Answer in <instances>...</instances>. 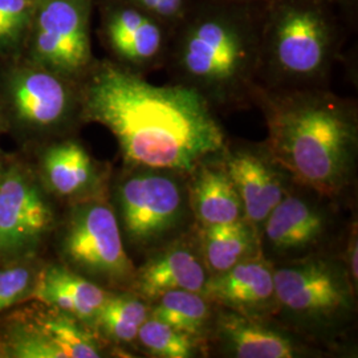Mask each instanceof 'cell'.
Wrapping results in <instances>:
<instances>
[{
  "instance_id": "obj_1",
  "label": "cell",
  "mask_w": 358,
  "mask_h": 358,
  "mask_svg": "<svg viewBox=\"0 0 358 358\" xmlns=\"http://www.w3.org/2000/svg\"><path fill=\"white\" fill-rule=\"evenodd\" d=\"M80 96L81 120L110 130L130 165L189 171L224 148L210 101L187 85H154L125 65L94 62Z\"/></svg>"
},
{
  "instance_id": "obj_2",
  "label": "cell",
  "mask_w": 358,
  "mask_h": 358,
  "mask_svg": "<svg viewBox=\"0 0 358 358\" xmlns=\"http://www.w3.org/2000/svg\"><path fill=\"white\" fill-rule=\"evenodd\" d=\"M269 152L296 180L322 195L344 190L357 150V115L329 92L291 88L263 94Z\"/></svg>"
},
{
  "instance_id": "obj_3",
  "label": "cell",
  "mask_w": 358,
  "mask_h": 358,
  "mask_svg": "<svg viewBox=\"0 0 358 358\" xmlns=\"http://www.w3.org/2000/svg\"><path fill=\"white\" fill-rule=\"evenodd\" d=\"M256 4L192 3L173 27L167 52L183 85L208 101H226L259 68L262 15Z\"/></svg>"
},
{
  "instance_id": "obj_4",
  "label": "cell",
  "mask_w": 358,
  "mask_h": 358,
  "mask_svg": "<svg viewBox=\"0 0 358 358\" xmlns=\"http://www.w3.org/2000/svg\"><path fill=\"white\" fill-rule=\"evenodd\" d=\"M327 0H268L262 15L259 66L291 88L321 80L338 47Z\"/></svg>"
},
{
  "instance_id": "obj_5",
  "label": "cell",
  "mask_w": 358,
  "mask_h": 358,
  "mask_svg": "<svg viewBox=\"0 0 358 358\" xmlns=\"http://www.w3.org/2000/svg\"><path fill=\"white\" fill-rule=\"evenodd\" d=\"M1 62L3 129L36 140L55 136L81 118L80 81L62 76L23 55Z\"/></svg>"
},
{
  "instance_id": "obj_6",
  "label": "cell",
  "mask_w": 358,
  "mask_h": 358,
  "mask_svg": "<svg viewBox=\"0 0 358 358\" xmlns=\"http://www.w3.org/2000/svg\"><path fill=\"white\" fill-rule=\"evenodd\" d=\"M65 266L94 282L122 285L134 280L136 268L125 251L115 210L96 196L72 207L60 232Z\"/></svg>"
},
{
  "instance_id": "obj_7",
  "label": "cell",
  "mask_w": 358,
  "mask_h": 358,
  "mask_svg": "<svg viewBox=\"0 0 358 358\" xmlns=\"http://www.w3.org/2000/svg\"><path fill=\"white\" fill-rule=\"evenodd\" d=\"M92 10L93 0H35L23 56L81 81L94 64Z\"/></svg>"
},
{
  "instance_id": "obj_8",
  "label": "cell",
  "mask_w": 358,
  "mask_h": 358,
  "mask_svg": "<svg viewBox=\"0 0 358 358\" xmlns=\"http://www.w3.org/2000/svg\"><path fill=\"white\" fill-rule=\"evenodd\" d=\"M53 222L38 176L19 162L6 165L0 180V266L34 259Z\"/></svg>"
},
{
  "instance_id": "obj_9",
  "label": "cell",
  "mask_w": 358,
  "mask_h": 358,
  "mask_svg": "<svg viewBox=\"0 0 358 358\" xmlns=\"http://www.w3.org/2000/svg\"><path fill=\"white\" fill-rule=\"evenodd\" d=\"M117 203L122 230L131 243L149 244L177 227L183 215L178 182L166 174H134L121 182Z\"/></svg>"
},
{
  "instance_id": "obj_10",
  "label": "cell",
  "mask_w": 358,
  "mask_h": 358,
  "mask_svg": "<svg viewBox=\"0 0 358 358\" xmlns=\"http://www.w3.org/2000/svg\"><path fill=\"white\" fill-rule=\"evenodd\" d=\"M275 297L288 312L327 319L350 306V284L343 269L329 262L309 260L273 272Z\"/></svg>"
},
{
  "instance_id": "obj_11",
  "label": "cell",
  "mask_w": 358,
  "mask_h": 358,
  "mask_svg": "<svg viewBox=\"0 0 358 358\" xmlns=\"http://www.w3.org/2000/svg\"><path fill=\"white\" fill-rule=\"evenodd\" d=\"M171 27L129 0H109L103 10V35L120 64L152 66L167 53Z\"/></svg>"
},
{
  "instance_id": "obj_12",
  "label": "cell",
  "mask_w": 358,
  "mask_h": 358,
  "mask_svg": "<svg viewBox=\"0 0 358 358\" xmlns=\"http://www.w3.org/2000/svg\"><path fill=\"white\" fill-rule=\"evenodd\" d=\"M109 296L101 285L84 275L66 266L52 264L40 268L31 300L83 322H93Z\"/></svg>"
},
{
  "instance_id": "obj_13",
  "label": "cell",
  "mask_w": 358,
  "mask_h": 358,
  "mask_svg": "<svg viewBox=\"0 0 358 358\" xmlns=\"http://www.w3.org/2000/svg\"><path fill=\"white\" fill-rule=\"evenodd\" d=\"M38 177L47 192L64 199H87L100 186L99 171L85 148L65 140L50 145L40 157Z\"/></svg>"
},
{
  "instance_id": "obj_14",
  "label": "cell",
  "mask_w": 358,
  "mask_h": 358,
  "mask_svg": "<svg viewBox=\"0 0 358 358\" xmlns=\"http://www.w3.org/2000/svg\"><path fill=\"white\" fill-rule=\"evenodd\" d=\"M207 273L205 266L186 247H171L148 260L136 271L134 282L138 292L155 300L169 291L203 292Z\"/></svg>"
},
{
  "instance_id": "obj_15",
  "label": "cell",
  "mask_w": 358,
  "mask_h": 358,
  "mask_svg": "<svg viewBox=\"0 0 358 358\" xmlns=\"http://www.w3.org/2000/svg\"><path fill=\"white\" fill-rule=\"evenodd\" d=\"M226 170L241 196L243 213L251 224L266 222L269 213L285 195L282 179L262 158L252 153H235Z\"/></svg>"
},
{
  "instance_id": "obj_16",
  "label": "cell",
  "mask_w": 358,
  "mask_h": 358,
  "mask_svg": "<svg viewBox=\"0 0 358 358\" xmlns=\"http://www.w3.org/2000/svg\"><path fill=\"white\" fill-rule=\"evenodd\" d=\"M327 230V219L307 201L284 195L266 219V239L276 252H297L317 243Z\"/></svg>"
},
{
  "instance_id": "obj_17",
  "label": "cell",
  "mask_w": 358,
  "mask_h": 358,
  "mask_svg": "<svg viewBox=\"0 0 358 358\" xmlns=\"http://www.w3.org/2000/svg\"><path fill=\"white\" fill-rule=\"evenodd\" d=\"M203 294L229 307H263L275 297L273 271L263 262L243 260L207 279Z\"/></svg>"
},
{
  "instance_id": "obj_18",
  "label": "cell",
  "mask_w": 358,
  "mask_h": 358,
  "mask_svg": "<svg viewBox=\"0 0 358 358\" xmlns=\"http://www.w3.org/2000/svg\"><path fill=\"white\" fill-rule=\"evenodd\" d=\"M219 336L231 352L241 358H292L294 341L257 321L239 313H224L217 322Z\"/></svg>"
},
{
  "instance_id": "obj_19",
  "label": "cell",
  "mask_w": 358,
  "mask_h": 358,
  "mask_svg": "<svg viewBox=\"0 0 358 358\" xmlns=\"http://www.w3.org/2000/svg\"><path fill=\"white\" fill-rule=\"evenodd\" d=\"M192 196L195 214L206 227L242 219L243 205L226 167H199Z\"/></svg>"
},
{
  "instance_id": "obj_20",
  "label": "cell",
  "mask_w": 358,
  "mask_h": 358,
  "mask_svg": "<svg viewBox=\"0 0 358 358\" xmlns=\"http://www.w3.org/2000/svg\"><path fill=\"white\" fill-rule=\"evenodd\" d=\"M254 236L251 223L243 219L206 227L205 259L208 268L220 273L245 260L254 250Z\"/></svg>"
},
{
  "instance_id": "obj_21",
  "label": "cell",
  "mask_w": 358,
  "mask_h": 358,
  "mask_svg": "<svg viewBox=\"0 0 358 358\" xmlns=\"http://www.w3.org/2000/svg\"><path fill=\"white\" fill-rule=\"evenodd\" d=\"M31 324L51 344L60 358L101 357L97 341L75 317L59 310L34 317Z\"/></svg>"
},
{
  "instance_id": "obj_22",
  "label": "cell",
  "mask_w": 358,
  "mask_h": 358,
  "mask_svg": "<svg viewBox=\"0 0 358 358\" xmlns=\"http://www.w3.org/2000/svg\"><path fill=\"white\" fill-rule=\"evenodd\" d=\"M149 319V308L134 294H110L97 317L96 327L115 343H131L137 338L143 322Z\"/></svg>"
},
{
  "instance_id": "obj_23",
  "label": "cell",
  "mask_w": 358,
  "mask_h": 358,
  "mask_svg": "<svg viewBox=\"0 0 358 358\" xmlns=\"http://www.w3.org/2000/svg\"><path fill=\"white\" fill-rule=\"evenodd\" d=\"M210 316L205 297L192 291H169L157 299L152 317L176 331L196 336L203 331Z\"/></svg>"
},
{
  "instance_id": "obj_24",
  "label": "cell",
  "mask_w": 358,
  "mask_h": 358,
  "mask_svg": "<svg viewBox=\"0 0 358 358\" xmlns=\"http://www.w3.org/2000/svg\"><path fill=\"white\" fill-rule=\"evenodd\" d=\"M35 0H0V59L23 55Z\"/></svg>"
},
{
  "instance_id": "obj_25",
  "label": "cell",
  "mask_w": 358,
  "mask_h": 358,
  "mask_svg": "<svg viewBox=\"0 0 358 358\" xmlns=\"http://www.w3.org/2000/svg\"><path fill=\"white\" fill-rule=\"evenodd\" d=\"M137 338L154 357L189 358L195 356L192 336L176 331L165 322L153 317L143 322Z\"/></svg>"
},
{
  "instance_id": "obj_26",
  "label": "cell",
  "mask_w": 358,
  "mask_h": 358,
  "mask_svg": "<svg viewBox=\"0 0 358 358\" xmlns=\"http://www.w3.org/2000/svg\"><path fill=\"white\" fill-rule=\"evenodd\" d=\"M38 272L34 259L0 266V312L31 299Z\"/></svg>"
},
{
  "instance_id": "obj_27",
  "label": "cell",
  "mask_w": 358,
  "mask_h": 358,
  "mask_svg": "<svg viewBox=\"0 0 358 358\" xmlns=\"http://www.w3.org/2000/svg\"><path fill=\"white\" fill-rule=\"evenodd\" d=\"M190 4V0H154L152 13L173 28L187 11Z\"/></svg>"
},
{
  "instance_id": "obj_28",
  "label": "cell",
  "mask_w": 358,
  "mask_h": 358,
  "mask_svg": "<svg viewBox=\"0 0 358 358\" xmlns=\"http://www.w3.org/2000/svg\"><path fill=\"white\" fill-rule=\"evenodd\" d=\"M357 234L355 232V235H352L349 245H348V264H349V271H350V276L355 282H357L358 267H357Z\"/></svg>"
},
{
  "instance_id": "obj_29",
  "label": "cell",
  "mask_w": 358,
  "mask_h": 358,
  "mask_svg": "<svg viewBox=\"0 0 358 358\" xmlns=\"http://www.w3.org/2000/svg\"><path fill=\"white\" fill-rule=\"evenodd\" d=\"M328 3H338L340 6L345 7L348 10H353L357 4V0H327Z\"/></svg>"
},
{
  "instance_id": "obj_30",
  "label": "cell",
  "mask_w": 358,
  "mask_h": 358,
  "mask_svg": "<svg viewBox=\"0 0 358 358\" xmlns=\"http://www.w3.org/2000/svg\"><path fill=\"white\" fill-rule=\"evenodd\" d=\"M220 1H230V3H239V4H259V3H267L268 0H220Z\"/></svg>"
},
{
  "instance_id": "obj_31",
  "label": "cell",
  "mask_w": 358,
  "mask_h": 358,
  "mask_svg": "<svg viewBox=\"0 0 358 358\" xmlns=\"http://www.w3.org/2000/svg\"><path fill=\"white\" fill-rule=\"evenodd\" d=\"M4 169H6V165L3 164V161H1V158H0V180H1V177H3V173H4Z\"/></svg>"
},
{
  "instance_id": "obj_32",
  "label": "cell",
  "mask_w": 358,
  "mask_h": 358,
  "mask_svg": "<svg viewBox=\"0 0 358 358\" xmlns=\"http://www.w3.org/2000/svg\"><path fill=\"white\" fill-rule=\"evenodd\" d=\"M3 130V125H1V121H0V131Z\"/></svg>"
}]
</instances>
